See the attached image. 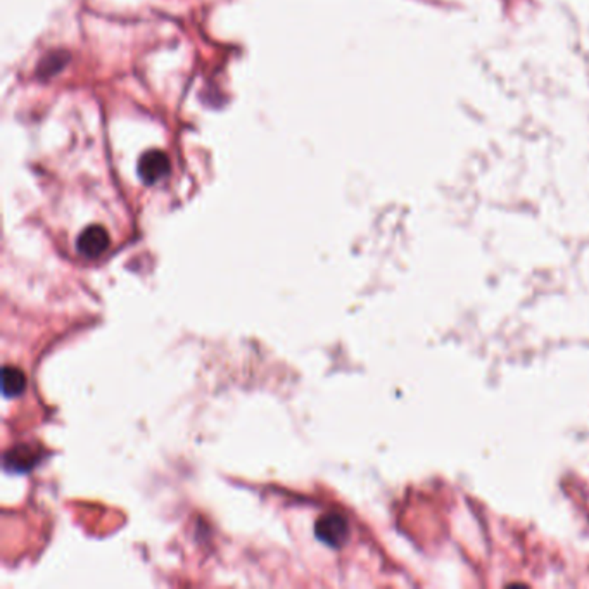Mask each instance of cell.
I'll return each instance as SVG.
<instances>
[{
    "label": "cell",
    "mask_w": 589,
    "mask_h": 589,
    "mask_svg": "<svg viewBox=\"0 0 589 589\" xmlns=\"http://www.w3.org/2000/svg\"><path fill=\"white\" fill-rule=\"evenodd\" d=\"M315 532L317 537L325 545L332 548H341L350 536V526L341 513H327L319 519Z\"/></svg>",
    "instance_id": "cell-1"
},
{
    "label": "cell",
    "mask_w": 589,
    "mask_h": 589,
    "mask_svg": "<svg viewBox=\"0 0 589 589\" xmlns=\"http://www.w3.org/2000/svg\"><path fill=\"white\" fill-rule=\"evenodd\" d=\"M109 242H111L109 234L104 227L90 225L78 237L77 247H78V253L84 254L85 258H97L108 251Z\"/></svg>",
    "instance_id": "cell-3"
},
{
    "label": "cell",
    "mask_w": 589,
    "mask_h": 589,
    "mask_svg": "<svg viewBox=\"0 0 589 589\" xmlns=\"http://www.w3.org/2000/svg\"><path fill=\"white\" fill-rule=\"evenodd\" d=\"M170 157L159 150H148L139 159V177L146 185H156L170 175Z\"/></svg>",
    "instance_id": "cell-2"
},
{
    "label": "cell",
    "mask_w": 589,
    "mask_h": 589,
    "mask_svg": "<svg viewBox=\"0 0 589 589\" xmlns=\"http://www.w3.org/2000/svg\"><path fill=\"white\" fill-rule=\"evenodd\" d=\"M27 387L25 374L16 367H5L2 372V389L7 398L20 396Z\"/></svg>",
    "instance_id": "cell-5"
},
{
    "label": "cell",
    "mask_w": 589,
    "mask_h": 589,
    "mask_svg": "<svg viewBox=\"0 0 589 589\" xmlns=\"http://www.w3.org/2000/svg\"><path fill=\"white\" fill-rule=\"evenodd\" d=\"M36 462V455L31 451L28 446H20L11 449L5 455V467L9 471L25 472L33 467Z\"/></svg>",
    "instance_id": "cell-4"
}]
</instances>
